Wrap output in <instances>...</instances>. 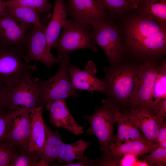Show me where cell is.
I'll return each instance as SVG.
<instances>
[{"label":"cell","mask_w":166,"mask_h":166,"mask_svg":"<svg viewBox=\"0 0 166 166\" xmlns=\"http://www.w3.org/2000/svg\"><path fill=\"white\" fill-rule=\"evenodd\" d=\"M142 63L122 62V60L103 69L106 98L122 111L130 109V97Z\"/></svg>","instance_id":"obj_1"},{"label":"cell","mask_w":166,"mask_h":166,"mask_svg":"<svg viewBox=\"0 0 166 166\" xmlns=\"http://www.w3.org/2000/svg\"><path fill=\"white\" fill-rule=\"evenodd\" d=\"M102 103L101 105L95 107L93 114L83 117L90 124L86 134L95 135L99 142L101 151L107 154L110 152V146L113 142L114 126L121 110L106 98Z\"/></svg>","instance_id":"obj_2"},{"label":"cell","mask_w":166,"mask_h":166,"mask_svg":"<svg viewBox=\"0 0 166 166\" xmlns=\"http://www.w3.org/2000/svg\"><path fill=\"white\" fill-rule=\"evenodd\" d=\"M68 54H65L60 58L58 69L54 76L45 80H39V106L45 107L58 100L78 96L68 72L70 64Z\"/></svg>","instance_id":"obj_3"},{"label":"cell","mask_w":166,"mask_h":166,"mask_svg":"<svg viewBox=\"0 0 166 166\" xmlns=\"http://www.w3.org/2000/svg\"><path fill=\"white\" fill-rule=\"evenodd\" d=\"M35 65L27 70L17 82L7 87L8 106L11 111L26 108L30 113L39 106L40 95L38 77H32Z\"/></svg>","instance_id":"obj_4"},{"label":"cell","mask_w":166,"mask_h":166,"mask_svg":"<svg viewBox=\"0 0 166 166\" xmlns=\"http://www.w3.org/2000/svg\"><path fill=\"white\" fill-rule=\"evenodd\" d=\"M62 28V34L53 47L59 59L63 55L80 49L88 48L94 52L97 51L92 39V29L90 26L82 25L71 19L65 21Z\"/></svg>","instance_id":"obj_5"},{"label":"cell","mask_w":166,"mask_h":166,"mask_svg":"<svg viewBox=\"0 0 166 166\" xmlns=\"http://www.w3.org/2000/svg\"><path fill=\"white\" fill-rule=\"evenodd\" d=\"M91 26L93 43L103 50L110 65L121 61L124 48L116 27L106 19L97 22Z\"/></svg>","instance_id":"obj_6"},{"label":"cell","mask_w":166,"mask_h":166,"mask_svg":"<svg viewBox=\"0 0 166 166\" xmlns=\"http://www.w3.org/2000/svg\"><path fill=\"white\" fill-rule=\"evenodd\" d=\"M159 65L151 59L143 62L130 97V109L147 108L152 105V91Z\"/></svg>","instance_id":"obj_7"},{"label":"cell","mask_w":166,"mask_h":166,"mask_svg":"<svg viewBox=\"0 0 166 166\" xmlns=\"http://www.w3.org/2000/svg\"><path fill=\"white\" fill-rule=\"evenodd\" d=\"M23 55L21 50L15 47H0V83L7 86L16 83L34 66L24 62Z\"/></svg>","instance_id":"obj_8"},{"label":"cell","mask_w":166,"mask_h":166,"mask_svg":"<svg viewBox=\"0 0 166 166\" xmlns=\"http://www.w3.org/2000/svg\"><path fill=\"white\" fill-rule=\"evenodd\" d=\"M45 27L34 26L25 37L26 54L22 58L26 63L39 61L50 69L55 64L59 63L60 59L54 57L47 48L45 34Z\"/></svg>","instance_id":"obj_9"},{"label":"cell","mask_w":166,"mask_h":166,"mask_svg":"<svg viewBox=\"0 0 166 166\" xmlns=\"http://www.w3.org/2000/svg\"><path fill=\"white\" fill-rule=\"evenodd\" d=\"M65 6L72 19L82 25L106 19V11L98 0H67Z\"/></svg>","instance_id":"obj_10"},{"label":"cell","mask_w":166,"mask_h":166,"mask_svg":"<svg viewBox=\"0 0 166 166\" xmlns=\"http://www.w3.org/2000/svg\"><path fill=\"white\" fill-rule=\"evenodd\" d=\"M68 70L72 84L76 90H85L92 93L97 91L104 93L105 83L102 79L96 76L97 70L93 61H88L83 70L70 64Z\"/></svg>","instance_id":"obj_11"},{"label":"cell","mask_w":166,"mask_h":166,"mask_svg":"<svg viewBox=\"0 0 166 166\" xmlns=\"http://www.w3.org/2000/svg\"><path fill=\"white\" fill-rule=\"evenodd\" d=\"M29 25L18 19L7 11L0 16V40L6 46L19 49L24 43Z\"/></svg>","instance_id":"obj_12"},{"label":"cell","mask_w":166,"mask_h":166,"mask_svg":"<svg viewBox=\"0 0 166 166\" xmlns=\"http://www.w3.org/2000/svg\"><path fill=\"white\" fill-rule=\"evenodd\" d=\"M126 111L146 140L151 144H156L160 126L165 121V118L156 116L147 108L131 109Z\"/></svg>","instance_id":"obj_13"},{"label":"cell","mask_w":166,"mask_h":166,"mask_svg":"<svg viewBox=\"0 0 166 166\" xmlns=\"http://www.w3.org/2000/svg\"><path fill=\"white\" fill-rule=\"evenodd\" d=\"M49 112V121L53 125L63 128L70 133L78 135L84 132L69 112L65 99L55 101L45 106Z\"/></svg>","instance_id":"obj_14"},{"label":"cell","mask_w":166,"mask_h":166,"mask_svg":"<svg viewBox=\"0 0 166 166\" xmlns=\"http://www.w3.org/2000/svg\"><path fill=\"white\" fill-rule=\"evenodd\" d=\"M127 43L131 51L139 56H160L166 53V31L159 32Z\"/></svg>","instance_id":"obj_15"},{"label":"cell","mask_w":166,"mask_h":166,"mask_svg":"<svg viewBox=\"0 0 166 166\" xmlns=\"http://www.w3.org/2000/svg\"><path fill=\"white\" fill-rule=\"evenodd\" d=\"M166 30L165 27L146 16L132 19L127 27V42Z\"/></svg>","instance_id":"obj_16"},{"label":"cell","mask_w":166,"mask_h":166,"mask_svg":"<svg viewBox=\"0 0 166 166\" xmlns=\"http://www.w3.org/2000/svg\"><path fill=\"white\" fill-rule=\"evenodd\" d=\"M43 107L39 106L30 113L31 122L30 150L39 155L42 153L45 140V125L43 118Z\"/></svg>","instance_id":"obj_17"},{"label":"cell","mask_w":166,"mask_h":166,"mask_svg":"<svg viewBox=\"0 0 166 166\" xmlns=\"http://www.w3.org/2000/svg\"><path fill=\"white\" fill-rule=\"evenodd\" d=\"M68 12L65 0H55L52 18L45 28L47 48L49 51L54 47L59 37L63 22L66 20Z\"/></svg>","instance_id":"obj_18"},{"label":"cell","mask_w":166,"mask_h":166,"mask_svg":"<svg viewBox=\"0 0 166 166\" xmlns=\"http://www.w3.org/2000/svg\"><path fill=\"white\" fill-rule=\"evenodd\" d=\"M30 113L26 110L19 116L20 118H14L15 124L10 129L6 141L19 148H29L31 122Z\"/></svg>","instance_id":"obj_19"},{"label":"cell","mask_w":166,"mask_h":166,"mask_svg":"<svg viewBox=\"0 0 166 166\" xmlns=\"http://www.w3.org/2000/svg\"><path fill=\"white\" fill-rule=\"evenodd\" d=\"M117 123V131L116 135L114 136L113 142L121 143L136 140H146L126 111H119Z\"/></svg>","instance_id":"obj_20"},{"label":"cell","mask_w":166,"mask_h":166,"mask_svg":"<svg viewBox=\"0 0 166 166\" xmlns=\"http://www.w3.org/2000/svg\"><path fill=\"white\" fill-rule=\"evenodd\" d=\"M45 140L43 151L39 155V166H48L57 159L62 141L57 130H53L45 124Z\"/></svg>","instance_id":"obj_21"},{"label":"cell","mask_w":166,"mask_h":166,"mask_svg":"<svg viewBox=\"0 0 166 166\" xmlns=\"http://www.w3.org/2000/svg\"><path fill=\"white\" fill-rule=\"evenodd\" d=\"M157 146L156 144H151L146 140H141L121 143L113 142L110 146L109 152L114 156L121 157L129 154L138 156L149 153Z\"/></svg>","instance_id":"obj_22"},{"label":"cell","mask_w":166,"mask_h":166,"mask_svg":"<svg viewBox=\"0 0 166 166\" xmlns=\"http://www.w3.org/2000/svg\"><path fill=\"white\" fill-rule=\"evenodd\" d=\"M90 143L81 139L72 144L62 142L57 159L59 163L64 164L71 163L75 160H80L84 156V152Z\"/></svg>","instance_id":"obj_23"},{"label":"cell","mask_w":166,"mask_h":166,"mask_svg":"<svg viewBox=\"0 0 166 166\" xmlns=\"http://www.w3.org/2000/svg\"><path fill=\"white\" fill-rule=\"evenodd\" d=\"M7 11L20 21L34 26L43 27L40 20L39 13L31 8L18 5L6 6Z\"/></svg>","instance_id":"obj_24"},{"label":"cell","mask_w":166,"mask_h":166,"mask_svg":"<svg viewBox=\"0 0 166 166\" xmlns=\"http://www.w3.org/2000/svg\"><path fill=\"white\" fill-rule=\"evenodd\" d=\"M145 0L143 9L146 16L165 27L166 0Z\"/></svg>","instance_id":"obj_25"},{"label":"cell","mask_w":166,"mask_h":166,"mask_svg":"<svg viewBox=\"0 0 166 166\" xmlns=\"http://www.w3.org/2000/svg\"><path fill=\"white\" fill-rule=\"evenodd\" d=\"M152 105L159 100L166 98V61L159 65L152 93Z\"/></svg>","instance_id":"obj_26"},{"label":"cell","mask_w":166,"mask_h":166,"mask_svg":"<svg viewBox=\"0 0 166 166\" xmlns=\"http://www.w3.org/2000/svg\"><path fill=\"white\" fill-rule=\"evenodd\" d=\"M39 155L29 148H19L12 155L9 166H39Z\"/></svg>","instance_id":"obj_27"},{"label":"cell","mask_w":166,"mask_h":166,"mask_svg":"<svg viewBox=\"0 0 166 166\" xmlns=\"http://www.w3.org/2000/svg\"><path fill=\"white\" fill-rule=\"evenodd\" d=\"M26 109L25 108H22L17 110L0 113V141H6L7 136L11 128L12 121Z\"/></svg>","instance_id":"obj_28"},{"label":"cell","mask_w":166,"mask_h":166,"mask_svg":"<svg viewBox=\"0 0 166 166\" xmlns=\"http://www.w3.org/2000/svg\"><path fill=\"white\" fill-rule=\"evenodd\" d=\"M48 0H12L4 1L6 6L18 5L29 7L34 9L39 14H45L50 11L52 5Z\"/></svg>","instance_id":"obj_29"},{"label":"cell","mask_w":166,"mask_h":166,"mask_svg":"<svg viewBox=\"0 0 166 166\" xmlns=\"http://www.w3.org/2000/svg\"><path fill=\"white\" fill-rule=\"evenodd\" d=\"M149 154L138 156L148 164L153 166H164L166 164V148L157 146Z\"/></svg>","instance_id":"obj_30"},{"label":"cell","mask_w":166,"mask_h":166,"mask_svg":"<svg viewBox=\"0 0 166 166\" xmlns=\"http://www.w3.org/2000/svg\"><path fill=\"white\" fill-rule=\"evenodd\" d=\"M6 141H0V166H9L12 155L19 148Z\"/></svg>","instance_id":"obj_31"},{"label":"cell","mask_w":166,"mask_h":166,"mask_svg":"<svg viewBox=\"0 0 166 166\" xmlns=\"http://www.w3.org/2000/svg\"><path fill=\"white\" fill-rule=\"evenodd\" d=\"M105 10L117 13L132 8L127 0H98Z\"/></svg>","instance_id":"obj_32"},{"label":"cell","mask_w":166,"mask_h":166,"mask_svg":"<svg viewBox=\"0 0 166 166\" xmlns=\"http://www.w3.org/2000/svg\"><path fill=\"white\" fill-rule=\"evenodd\" d=\"M121 157L114 156L110 152L103 154L94 160L93 166H122Z\"/></svg>","instance_id":"obj_33"},{"label":"cell","mask_w":166,"mask_h":166,"mask_svg":"<svg viewBox=\"0 0 166 166\" xmlns=\"http://www.w3.org/2000/svg\"><path fill=\"white\" fill-rule=\"evenodd\" d=\"M156 116L166 117V98L161 99L154 105L147 108Z\"/></svg>","instance_id":"obj_34"},{"label":"cell","mask_w":166,"mask_h":166,"mask_svg":"<svg viewBox=\"0 0 166 166\" xmlns=\"http://www.w3.org/2000/svg\"><path fill=\"white\" fill-rule=\"evenodd\" d=\"M7 91V86L0 83V113L11 111L8 106Z\"/></svg>","instance_id":"obj_35"},{"label":"cell","mask_w":166,"mask_h":166,"mask_svg":"<svg viewBox=\"0 0 166 166\" xmlns=\"http://www.w3.org/2000/svg\"><path fill=\"white\" fill-rule=\"evenodd\" d=\"M93 160H89L86 156H84L81 159L77 162H71L64 164H60L56 163L53 164L54 166H93Z\"/></svg>","instance_id":"obj_36"},{"label":"cell","mask_w":166,"mask_h":166,"mask_svg":"<svg viewBox=\"0 0 166 166\" xmlns=\"http://www.w3.org/2000/svg\"><path fill=\"white\" fill-rule=\"evenodd\" d=\"M165 140H166V122L164 121L160 126L156 143L158 145Z\"/></svg>","instance_id":"obj_37"},{"label":"cell","mask_w":166,"mask_h":166,"mask_svg":"<svg viewBox=\"0 0 166 166\" xmlns=\"http://www.w3.org/2000/svg\"><path fill=\"white\" fill-rule=\"evenodd\" d=\"M7 12V9L4 3V1L0 0V16Z\"/></svg>","instance_id":"obj_38"},{"label":"cell","mask_w":166,"mask_h":166,"mask_svg":"<svg viewBox=\"0 0 166 166\" xmlns=\"http://www.w3.org/2000/svg\"><path fill=\"white\" fill-rule=\"evenodd\" d=\"M131 5L132 8H136L139 4L140 2V0H127Z\"/></svg>","instance_id":"obj_39"},{"label":"cell","mask_w":166,"mask_h":166,"mask_svg":"<svg viewBox=\"0 0 166 166\" xmlns=\"http://www.w3.org/2000/svg\"><path fill=\"white\" fill-rule=\"evenodd\" d=\"M157 146L164 148H166V140H164L160 144L157 145Z\"/></svg>","instance_id":"obj_40"},{"label":"cell","mask_w":166,"mask_h":166,"mask_svg":"<svg viewBox=\"0 0 166 166\" xmlns=\"http://www.w3.org/2000/svg\"><path fill=\"white\" fill-rule=\"evenodd\" d=\"M11 0H6V1H11Z\"/></svg>","instance_id":"obj_41"},{"label":"cell","mask_w":166,"mask_h":166,"mask_svg":"<svg viewBox=\"0 0 166 166\" xmlns=\"http://www.w3.org/2000/svg\"><path fill=\"white\" fill-rule=\"evenodd\" d=\"M144 0H140V1L141 2V1H144Z\"/></svg>","instance_id":"obj_42"}]
</instances>
